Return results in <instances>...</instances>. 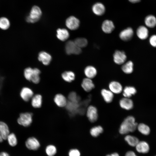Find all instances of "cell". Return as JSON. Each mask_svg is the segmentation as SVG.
Segmentation results:
<instances>
[{
  "instance_id": "obj_38",
  "label": "cell",
  "mask_w": 156,
  "mask_h": 156,
  "mask_svg": "<svg viewBox=\"0 0 156 156\" xmlns=\"http://www.w3.org/2000/svg\"><path fill=\"white\" fill-rule=\"evenodd\" d=\"M33 72V69L29 67L25 68L24 71V75L25 78L27 80L31 81Z\"/></svg>"
},
{
  "instance_id": "obj_36",
  "label": "cell",
  "mask_w": 156,
  "mask_h": 156,
  "mask_svg": "<svg viewBox=\"0 0 156 156\" xmlns=\"http://www.w3.org/2000/svg\"><path fill=\"white\" fill-rule=\"evenodd\" d=\"M68 103H67L66 106L67 108L69 111H77L79 107V102H73L69 101Z\"/></svg>"
},
{
  "instance_id": "obj_42",
  "label": "cell",
  "mask_w": 156,
  "mask_h": 156,
  "mask_svg": "<svg viewBox=\"0 0 156 156\" xmlns=\"http://www.w3.org/2000/svg\"><path fill=\"white\" fill-rule=\"evenodd\" d=\"M125 156H138L135 153L132 151H127L125 154Z\"/></svg>"
},
{
  "instance_id": "obj_22",
  "label": "cell",
  "mask_w": 156,
  "mask_h": 156,
  "mask_svg": "<svg viewBox=\"0 0 156 156\" xmlns=\"http://www.w3.org/2000/svg\"><path fill=\"white\" fill-rule=\"evenodd\" d=\"M84 73L87 78L92 79L94 78L97 73L96 69L92 66H89L86 67Z\"/></svg>"
},
{
  "instance_id": "obj_16",
  "label": "cell",
  "mask_w": 156,
  "mask_h": 156,
  "mask_svg": "<svg viewBox=\"0 0 156 156\" xmlns=\"http://www.w3.org/2000/svg\"><path fill=\"white\" fill-rule=\"evenodd\" d=\"M101 93L103 100L106 103H109L112 101L114 97V93L109 90L103 89L101 90Z\"/></svg>"
},
{
  "instance_id": "obj_39",
  "label": "cell",
  "mask_w": 156,
  "mask_h": 156,
  "mask_svg": "<svg viewBox=\"0 0 156 156\" xmlns=\"http://www.w3.org/2000/svg\"><path fill=\"white\" fill-rule=\"evenodd\" d=\"M68 98L70 101L73 102H79V98L77 96L76 93L74 92H71L69 94Z\"/></svg>"
},
{
  "instance_id": "obj_23",
  "label": "cell",
  "mask_w": 156,
  "mask_h": 156,
  "mask_svg": "<svg viewBox=\"0 0 156 156\" xmlns=\"http://www.w3.org/2000/svg\"><path fill=\"white\" fill-rule=\"evenodd\" d=\"M57 37L60 40L64 41L69 37V34L68 30L65 29H58L57 31Z\"/></svg>"
},
{
  "instance_id": "obj_3",
  "label": "cell",
  "mask_w": 156,
  "mask_h": 156,
  "mask_svg": "<svg viewBox=\"0 0 156 156\" xmlns=\"http://www.w3.org/2000/svg\"><path fill=\"white\" fill-rule=\"evenodd\" d=\"M32 114L29 112L23 113L20 114L17 120L18 123L23 126L27 127L32 123Z\"/></svg>"
},
{
  "instance_id": "obj_2",
  "label": "cell",
  "mask_w": 156,
  "mask_h": 156,
  "mask_svg": "<svg viewBox=\"0 0 156 156\" xmlns=\"http://www.w3.org/2000/svg\"><path fill=\"white\" fill-rule=\"evenodd\" d=\"M42 14L40 8L37 6L32 7L29 15L26 18V21L30 23H34L37 22L40 18Z\"/></svg>"
},
{
  "instance_id": "obj_19",
  "label": "cell",
  "mask_w": 156,
  "mask_h": 156,
  "mask_svg": "<svg viewBox=\"0 0 156 156\" xmlns=\"http://www.w3.org/2000/svg\"><path fill=\"white\" fill-rule=\"evenodd\" d=\"M54 100L57 105L60 107L66 106L67 103L66 97L63 95L60 94L56 95Z\"/></svg>"
},
{
  "instance_id": "obj_47",
  "label": "cell",
  "mask_w": 156,
  "mask_h": 156,
  "mask_svg": "<svg viewBox=\"0 0 156 156\" xmlns=\"http://www.w3.org/2000/svg\"><path fill=\"white\" fill-rule=\"evenodd\" d=\"M155 156H156V155H155Z\"/></svg>"
},
{
  "instance_id": "obj_4",
  "label": "cell",
  "mask_w": 156,
  "mask_h": 156,
  "mask_svg": "<svg viewBox=\"0 0 156 156\" xmlns=\"http://www.w3.org/2000/svg\"><path fill=\"white\" fill-rule=\"evenodd\" d=\"M65 50L68 54H79L81 52V48L78 47L74 41L69 40L67 41L65 45Z\"/></svg>"
},
{
  "instance_id": "obj_28",
  "label": "cell",
  "mask_w": 156,
  "mask_h": 156,
  "mask_svg": "<svg viewBox=\"0 0 156 156\" xmlns=\"http://www.w3.org/2000/svg\"><path fill=\"white\" fill-rule=\"evenodd\" d=\"M133 63L129 61L126 62L122 66L121 69L122 71L126 74L131 73L133 70Z\"/></svg>"
},
{
  "instance_id": "obj_29",
  "label": "cell",
  "mask_w": 156,
  "mask_h": 156,
  "mask_svg": "<svg viewBox=\"0 0 156 156\" xmlns=\"http://www.w3.org/2000/svg\"><path fill=\"white\" fill-rule=\"evenodd\" d=\"M103 131V129L101 126H96L92 127L90 129V133L92 136L96 137L102 133Z\"/></svg>"
},
{
  "instance_id": "obj_26",
  "label": "cell",
  "mask_w": 156,
  "mask_h": 156,
  "mask_svg": "<svg viewBox=\"0 0 156 156\" xmlns=\"http://www.w3.org/2000/svg\"><path fill=\"white\" fill-rule=\"evenodd\" d=\"M124 139L129 145L133 147H135L139 141L136 137L131 135H127Z\"/></svg>"
},
{
  "instance_id": "obj_44",
  "label": "cell",
  "mask_w": 156,
  "mask_h": 156,
  "mask_svg": "<svg viewBox=\"0 0 156 156\" xmlns=\"http://www.w3.org/2000/svg\"><path fill=\"white\" fill-rule=\"evenodd\" d=\"M106 156H120L117 153H114L111 154L107 155Z\"/></svg>"
},
{
  "instance_id": "obj_24",
  "label": "cell",
  "mask_w": 156,
  "mask_h": 156,
  "mask_svg": "<svg viewBox=\"0 0 156 156\" xmlns=\"http://www.w3.org/2000/svg\"><path fill=\"white\" fill-rule=\"evenodd\" d=\"M123 91V95L125 97L130 98L136 93V90L134 87L126 86Z\"/></svg>"
},
{
  "instance_id": "obj_35",
  "label": "cell",
  "mask_w": 156,
  "mask_h": 156,
  "mask_svg": "<svg viewBox=\"0 0 156 156\" xmlns=\"http://www.w3.org/2000/svg\"><path fill=\"white\" fill-rule=\"evenodd\" d=\"M74 42L78 47L81 48L86 47L88 43L87 39L83 38H77L75 40Z\"/></svg>"
},
{
  "instance_id": "obj_17",
  "label": "cell",
  "mask_w": 156,
  "mask_h": 156,
  "mask_svg": "<svg viewBox=\"0 0 156 156\" xmlns=\"http://www.w3.org/2000/svg\"><path fill=\"white\" fill-rule=\"evenodd\" d=\"M83 90L89 92L94 88V85L91 79L87 78L83 79L81 84Z\"/></svg>"
},
{
  "instance_id": "obj_37",
  "label": "cell",
  "mask_w": 156,
  "mask_h": 156,
  "mask_svg": "<svg viewBox=\"0 0 156 156\" xmlns=\"http://www.w3.org/2000/svg\"><path fill=\"white\" fill-rule=\"evenodd\" d=\"M45 151L48 156H53L56 153L57 149L54 146L50 145L46 147Z\"/></svg>"
},
{
  "instance_id": "obj_46",
  "label": "cell",
  "mask_w": 156,
  "mask_h": 156,
  "mask_svg": "<svg viewBox=\"0 0 156 156\" xmlns=\"http://www.w3.org/2000/svg\"><path fill=\"white\" fill-rule=\"evenodd\" d=\"M129 1L132 3H135L140 2V0H129Z\"/></svg>"
},
{
  "instance_id": "obj_33",
  "label": "cell",
  "mask_w": 156,
  "mask_h": 156,
  "mask_svg": "<svg viewBox=\"0 0 156 156\" xmlns=\"http://www.w3.org/2000/svg\"><path fill=\"white\" fill-rule=\"evenodd\" d=\"M10 25V22L8 19L5 17L0 18V28L3 30L8 29Z\"/></svg>"
},
{
  "instance_id": "obj_30",
  "label": "cell",
  "mask_w": 156,
  "mask_h": 156,
  "mask_svg": "<svg viewBox=\"0 0 156 156\" xmlns=\"http://www.w3.org/2000/svg\"><path fill=\"white\" fill-rule=\"evenodd\" d=\"M62 77L65 81L70 82L74 80L75 79V75L72 71H65L62 75Z\"/></svg>"
},
{
  "instance_id": "obj_20",
  "label": "cell",
  "mask_w": 156,
  "mask_h": 156,
  "mask_svg": "<svg viewBox=\"0 0 156 156\" xmlns=\"http://www.w3.org/2000/svg\"><path fill=\"white\" fill-rule=\"evenodd\" d=\"M92 10L95 14L98 16H101L104 13L105 8L102 3H97L93 5Z\"/></svg>"
},
{
  "instance_id": "obj_5",
  "label": "cell",
  "mask_w": 156,
  "mask_h": 156,
  "mask_svg": "<svg viewBox=\"0 0 156 156\" xmlns=\"http://www.w3.org/2000/svg\"><path fill=\"white\" fill-rule=\"evenodd\" d=\"M87 116L89 121L92 122L96 121L98 118V111L96 108L93 105H90L86 111Z\"/></svg>"
},
{
  "instance_id": "obj_32",
  "label": "cell",
  "mask_w": 156,
  "mask_h": 156,
  "mask_svg": "<svg viewBox=\"0 0 156 156\" xmlns=\"http://www.w3.org/2000/svg\"><path fill=\"white\" fill-rule=\"evenodd\" d=\"M40 73V71L39 69L37 68H34L30 81L35 83H38L40 81L39 75Z\"/></svg>"
},
{
  "instance_id": "obj_34",
  "label": "cell",
  "mask_w": 156,
  "mask_h": 156,
  "mask_svg": "<svg viewBox=\"0 0 156 156\" xmlns=\"http://www.w3.org/2000/svg\"><path fill=\"white\" fill-rule=\"evenodd\" d=\"M6 140H7L9 144L12 146H14L17 144V139L14 133H10Z\"/></svg>"
},
{
  "instance_id": "obj_27",
  "label": "cell",
  "mask_w": 156,
  "mask_h": 156,
  "mask_svg": "<svg viewBox=\"0 0 156 156\" xmlns=\"http://www.w3.org/2000/svg\"><path fill=\"white\" fill-rule=\"evenodd\" d=\"M145 23L147 26L153 28L156 25V18L151 15L147 16L145 19Z\"/></svg>"
},
{
  "instance_id": "obj_18",
  "label": "cell",
  "mask_w": 156,
  "mask_h": 156,
  "mask_svg": "<svg viewBox=\"0 0 156 156\" xmlns=\"http://www.w3.org/2000/svg\"><path fill=\"white\" fill-rule=\"evenodd\" d=\"M38 58L39 61L45 65H49L51 60V55L44 51H41L39 53Z\"/></svg>"
},
{
  "instance_id": "obj_13",
  "label": "cell",
  "mask_w": 156,
  "mask_h": 156,
  "mask_svg": "<svg viewBox=\"0 0 156 156\" xmlns=\"http://www.w3.org/2000/svg\"><path fill=\"white\" fill-rule=\"evenodd\" d=\"M135 147L137 152L142 154L148 153L150 150L149 144L144 141H139Z\"/></svg>"
},
{
  "instance_id": "obj_7",
  "label": "cell",
  "mask_w": 156,
  "mask_h": 156,
  "mask_svg": "<svg viewBox=\"0 0 156 156\" xmlns=\"http://www.w3.org/2000/svg\"><path fill=\"white\" fill-rule=\"evenodd\" d=\"M80 22L78 19L73 16L68 17L66 21L67 27L71 30H75L79 27Z\"/></svg>"
},
{
  "instance_id": "obj_11",
  "label": "cell",
  "mask_w": 156,
  "mask_h": 156,
  "mask_svg": "<svg viewBox=\"0 0 156 156\" xmlns=\"http://www.w3.org/2000/svg\"><path fill=\"white\" fill-rule=\"evenodd\" d=\"M33 92L30 88L24 87L21 90L20 96L21 98L25 101H28L33 96Z\"/></svg>"
},
{
  "instance_id": "obj_21",
  "label": "cell",
  "mask_w": 156,
  "mask_h": 156,
  "mask_svg": "<svg viewBox=\"0 0 156 156\" xmlns=\"http://www.w3.org/2000/svg\"><path fill=\"white\" fill-rule=\"evenodd\" d=\"M136 34L138 37L140 39H146L148 36V29L145 26H141L137 29Z\"/></svg>"
},
{
  "instance_id": "obj_10",
  "label": "cell",
  "mask_w": 156,
  "mask_h": 156,
  "mask_svg": "<svg viewBox=\"0 0 156 156\" xmlns=\"http://www.w3.org/2000/svg\"><path fill=\"white\" fill-rule=\"evenodd\" d=\"M133 35V29L131 27H129L121 31L120 33L119 36L122 40L127 41L131 40Z\"/></svg>"
},
{
  "instance_id": "obj_40",
  "label": "cell",
  "mask_w": 156,
  "mask_h": 156,
  "mask_svg": "<svg viewBox=\"0 0 156 156\" xmlns=\"http://www.w3.org/2000/svg\"><path fill=\"white\" fill-rule=\"evenodd\" d=\"M68 155L69 156H80V153L78 150L73 149L69 151Z\"/></svg>"
},
{
  "instance_id": "obj_25",
  "label": "cell",
  "mask_w": 156,
  "mask_h": 156,
  "mask_svg": "<svg viewBox=\"0 0 156 156\" xmlns=\"http://www.w3.org/2000/svg\"><path fill=\"white\" fill-rule=\"evenodd\" d=\"M31 100V104L33 107L36 108H39L41 106L42 99V96L37 94L33 96Z\"/></svg>"
},
{
  "instance_id": "obj_9",
  "label": "cell",
  "mask_w": 156,
  "mask_h": 156,
  "mask_svg": "<svg viewBox=\"0 0 156 156\" xmlns=\"http://www.w3.org/2000/svg\"><path fill=\"white\" fill-rule=\"evenodd\" d=\"M25 145L28 148L33 150H37L40 146L38 141L34 137L28 138L25 142Z\"/></svg>"
},
{
  "instance_id": "obj_31",
  "label": "cell",
  "mask_w": 156,
  "mask_h": 156,
  "mask_svg": "<svg viewBox=\"0 0 156 156\" xmlns=\"http://www.w3.org/2000/svg\"><path fill=\"white\" fill-rule=\"evenodd\" d=\"M137 128L138 131L142 134L147 135L150 131V129L148 126L144 123H140L138 125Z\"/></svg>"
},
{
  "instance_id": "obj_41",
  "label": "cell",
  "mask_w": 156,
  "mask_h": 156,
  "mask_svg": "<svg viewBox=\"0 0 156 156\" xmlns=\"http://www.w3.org/2000/svg\"><path fill=\"white\" fill-rule=\"evenodd\" d=\"M149 42L153 47H156V35H152L150 38Z\"/></svg>"
},
{
  "instance_id": "obj_6",
  "label": "cell",
  "mask_w": 156,
  "mask_h": 156,
  "mask_svg": "<svg viewBox=\"0 0 156 156\" xmlns=\"http://www.w3.org/2000/svg\"><path fill=\"white\" fill-rule=\"evenodd\" d=\"M125 53L122 51L116 50L113 54V59L114 62L118 65L124 63L127 59Z\"/></svg>"
},
{
  "instance_id": "obj_43",
  "label": "cell",
  "mask_w": 156,
  "mask_h": 156,
  "mask_svg": "<svg viewBox=\"0 0 156 156\" xmlns=\"http://www.w3.org/2000/svg\"><path fill=\"white\" fill-rule=\"evenodd\" d=\"M4 79V77L0 75V91L2 87Z\"/></svg>"
},
{
  "instance_id": "obj_8",
  "label": "cell",
  "mask_w": 156,
  "mask_h": 156,
  "mask_svg": "<svg viewBox=\"0 0 156 156\" xmlns=\"http://www.w3.org/2000/svg\"><path fill=\"white\" fill-rule=\"evenodd\" d=\"M10 134L9 127L5 122L0 121V142L7 139Z\"/></svg>"
},
{
  "instance_id": "obj_15",
  "label": "cell",
  "mask_w": 156,
  "mask_h": 156,
  "mask_svg": "<svg viewBox=\"0 0 156 156\" xmlns=\"http://www.w3.org/2000/svg\"><path fill=\"white\" fill-rule=\"evenodd\" d=\"M114 28V23L110 20H105L103 22L102 24V30L106 34L111 33Z\"/></svg>"
},
{
  "instance_id": "obj_1",
  "label": "cell",
  "mask_w": 156,
  "mask_h": 156,
  "mask_svg": "<svg viewBox=\"0 0 156 156\" xmlns=\"http://www.w3.org/2000/svg\"><path fill=\"white\" fill-rule=\"evenodd\" d=\"M137 126L135 118L132 116H128L120 125L119 132L121 134L124 135L133 132L136 130Z\"/></svg>"
},
{
  "instance_id": "obj_12",
  "label": "cell",
  "mask_w": 156,
  "mask_h": 156,
  "mask_svg": "<svg viewBox=\"0 0 156 156\" xmlns=\"http://www.w3.org/2000/svg\"><path fill=\"white\" fill-rule=\"evenodd\" d=\"M119 104L122 108L127 110L132 109L133 107L132 100L129 98H122L120 100Z\"/></svg>"
},
{
  "instance_id": "obj_45",
  "label": "cell",
  "mask_w": 156,
  "mask_h": 156,
  "mask_svg": "<svg viewBox=\"0 0 156 156\" xmlns=\"http://www.w3.org/2000/svg\"><path fill=\"white\" fill-rule=\"evenodd\" d=\"M0 156H10L6 152H2L0 153Z\"/></svg>"
},
{
  "instance_id": "obj_14",
  "label": "cell",
  "mask_w": 156,
  "mask_h": 156,
  "mask_svg": "<svg viewBox=\"0 0 156 156\" xmlns=\"http://www.w3.org/2000/svg\"><path fill=\"white\" fill-rule=\"evenodd\" d=\"M109 90L113 93L119 94L122 91V87L121 84L116 81L111 82L109 85Z\"/></svg>"
}]
</instances>
